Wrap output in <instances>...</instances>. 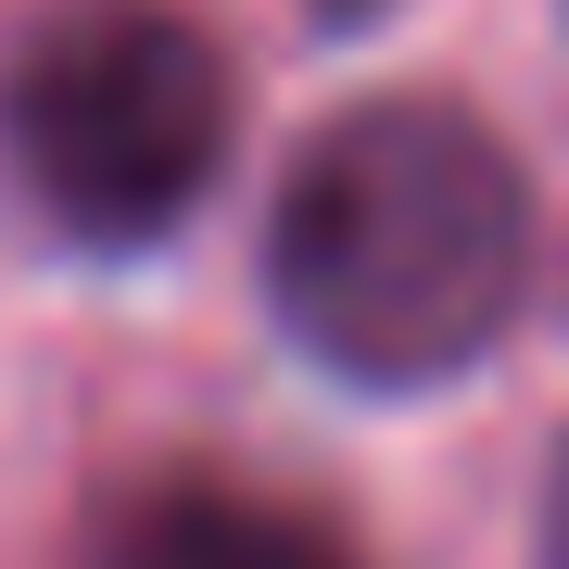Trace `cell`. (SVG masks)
Masks as SVG:
<instances>
[{"label":"cell","mask_w":569,"mask_h":569,"mask_svg":"<svg viewBox=\"0 0 569 569\" xmlns=\"http://www.w3.org/2000/svg\"><path fill=\"white\" fill-rule=\"evenodd\" d=\"M317 13H329V26H380L392 0H317Z\"/></svg>","instance_id":"cell-5"},{"label":"cell","mask_w":569,"mask_h":569,"mask_svg":"<svg viewBox=\"0 0 569 569\" xmlns=\"http://www.w3.org/2000/svg\"><path fill=\"white\" fill-rule=\"evenodd\" d=\"M241 77L178 0H63L0 63V164L77 253H152L216 203Z\"/></svg>","instance_id":"cell-2"},{"label":"cell","mask_w":569,"mask_h":569,"mask_svg":"<svg viewBox=\"0 0 569 569\" xmlns=\"http://www.w3.org/2000/svg\"><path fill=\"white\" fill-rule=\"evenodd\" d=\"M545 569H569V443H557V468H545Z\"/></svg>","instance_id":"cell-4"},{"label":"cell","mask_w":569,"mask_h":569,"mask_svg":"<svg viewBox=\"0 0 569 569\" xmlns=\"http://www.w3.org/2000/svg\"><path fill=\"white\" fill-rule=\"evenodd\" d=\"M266 305L342 392H443L531 305V190L493 114L380 89L266 190Z\"/></svg>","instance_id":"cell-1"},{"label":"cell","mask_w":569,"mask_h":569,"mask_svg":"<svg viewBox=\"0 0 569 569\" xmlns=\"http://www.w3.org/2000/svg\"><path fill=\"white\" fill-rule=\"evenodd\" d=\"M102 569H355V545L291 493L253 481H152L127 493Z\"/></svg>","instance_id":"cell-3"}]
</instances>
